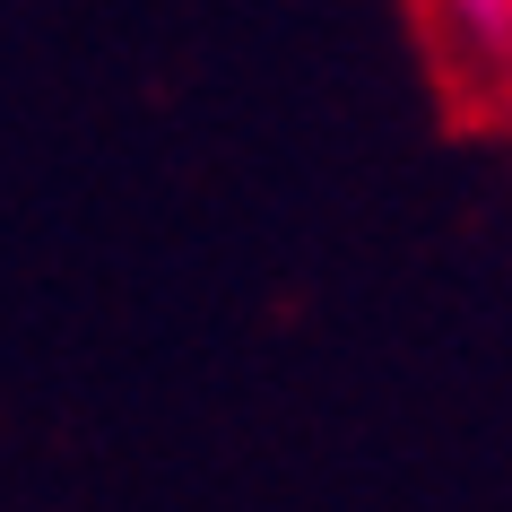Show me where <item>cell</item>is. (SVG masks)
<instances>
[{
    "label": "cell",
    "mask_w": 512,
    "mask_h": 512,
    "mask_svg": "<svg viewBox=\"0 0 512 512\" xmlns=\"http://www.w3.org/2000/svg\"><path fill=\"white\" fill-rule=\"evenodd\" d=\"M417 18H426V35H434L452 61H478V70H495V61H504L512 0H417Z\"/></svg>",
    "instance_id": "6da1fadb"
},
{
    "label": "cell",
    "mask_w": 512,
    "mask_h": 512,
    "mask_svg": "<svg viewBox=\"0 0 512 512\" xmlns=\"http://www.w3.org/2000/svg\"><path fill=\"white\" fill-rule=\"evenodd\" d=\"M495 79H504V87H512V35H504V61H495Z\"/></svg>",
    "instance_id": "7a4b0ae2"
}]
</instances>
